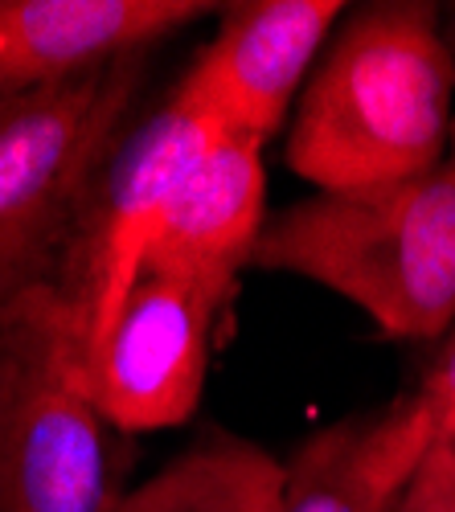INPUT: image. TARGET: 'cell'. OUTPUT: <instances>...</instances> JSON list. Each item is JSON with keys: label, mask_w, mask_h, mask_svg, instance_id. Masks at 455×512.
I'll return each instance as SVG.
<instances>
[{"label": "cell", "mask_w": 455, "mask_h": 512, "mask_svg": "<svg viewBox=\"0 0 455 512\" xmlns=\"http://www.w3.org/2000/svg\"><path fill=\"white\" fill-rule=\"evenodd\" d=\"M451 103L455 54L439 9L369 5L316 66L287 164L324 193L423 177L451 152Z\"/></svg>", "instance_id": "cell-1"}, {"label": "cell", "mask_w": 455, "mask_h": 512, "mask_svg": "<svg viewBox=\"0 0 455 512\" xmlns=\"http://www.w3.org/2000/svg\"><path fill=\"white\" fill-rule=\"evenodd\" d=\"M251 267L333 287L386 336H447L455 324V148L423 177L320 193L275 213Z\"/></svg>", "instance_id": "cell-2"}, {"label": "cell", "mask_w": 455, "mask_h": 512, "mask_svg": "<svg viewBox=\"0 0 455 512\" xmlns=\"http://www.w3.org/2000/svg\"><path fill=\"white\" fill-rule=\"evenodd\" d=\"M140 87V58L0 103V320L50 287Z\"/></svg>", "instance_id": "cell-3"}, {"label": "cell", "mask_w": 455, "mask_h": 512, "mask_svg": "<svg viewBox=\"0 0 455 512\" xmlns=\"http://www.w3.org/2000/svg\"><path fill=\"white\" fill-rule=\"evenodd\" d=\"M119 451L78 336L41 287L0 320V512H115Z\"/></svg>", "instance_id": "cell-4"}, {"label": "cell", "mask_w": 455, "mask_h": 512, "mask_svg": "<svg viewBox=\"0 0 455 512\" xmlns=\"http://www.w3.org/2000/svg\"><path fill=\"white\" fill-rule=\"evenodd\" d=\"M214 132L218 123L173 95L169 107L140 123L99 168L91 197L78 213L74 238L62 254V267L50 283L58 308L78 336L82 365L103 345L132 287L140 283L164 218L193 164L210 148Z\"/></svg>", "instance_id": "cell-5"}, {"label": "cell", "mask_w": 455, "mask_h": 512, "mask_svg": "<svg viewBox=\"0 0 455 512\" xmlns=\"http://www.w3.org/2000/svg\"><path fill=\"white\" fill-rule=\"evenodd\" d=\"M218 316L222 308L189 283L160 271L140 275L103 345L82 365V386L111 431H164L193 414Z\"/></svg>", "instance_id": "cell-6"}, {"label": "cell", "mask_w": 455, "mask_h": 512, "mask_svg": "<svg viewBox=\"0 0 455 512\" xmlns=\"http://www.w3.org/2000/svg\"><path fill=\"white\" fill-rule=\"evenodd\" d=\"M345 13L341 0H246L173 91L222 132L267 144L296 99L320 41Z\"/></svg>", "instance_id": "cell-7"}, {"label": "cell", "mask_w": 455, "mask_h": 512, "mask_svg": "<svg viewBox=\"0 0 455 512\" xmlns=\"http://www.w3.org/2000/svg\"><path fill=\"white\" fill-rule=\"evenodd\" d=\"M210 9L193 0H0V103L140 58Z\"/></svg>", "instance_id": "cell-8"}, {"label": "cell", "mask_w": 455, "mask_h": 512, "mask_svg": "<svg viewBox=\"0 0 455 512\" xmlns=\"http://www.w3.org/2000/svg\"><path fill=\"white\" fill-rule=\"evenodd\" d=\"M263 144L214 132L193 173L185 177L144 271L173 275L226 308L242 267H251L263 234Z\"/></svg>", "instance_id": "cell-9"}, {"label": "cell", "mask_w": 455, "mask_h": 512, "mask_svg": "<svg viewBox=\"0 0 455 512\" xmlns=\"http://www.w3.org/2000/svg\"><path fill=\"white\" fill-rule=\"evenodd\" d=\"M439 422L423 398H402L374 418H353L304 443L283 480L279 512H398Z\"/></svg>", "instance_id": "cell-10"}, {"label": "cell", "mask_w": 455, "mask_h": 512, "mask_svg": "<svg viewBox=\"0 0 455 512\" xmlns=\"http://www.w3.org/2000/svg\"><path fill=\"white\" fill-rule=\"evenodd\" d=\"M283 480L287 467L263 447L246 439H210L123 496L115 512H279Z\"/></svg>", "instance_id": "cell-11"}, {"label": "cell", "mask_w": 455, "mask_h": 512, "mask_svg": "<svg viewBox=\"0 0 455 512\" xmlns=\"http://www.w3.org/2000/svg\"><path fill=\"white\" fill-rule=\"evenodd\" d=\"M398 512H455V451L443 439L427 451Z\"/></svg>", "instance_id": "cell-12"}, {"label": "cell", "mask_w": 455, "mask_h": 512, "mask_svg": "<svg viewBox=\"0 0 455 512\" xmlns=\"http://www.w3.org/2000/svg\"><path fill=\"white\" fill-rule=\"evenodd\" d=\"M419 398H423V406L435 414L439 431H443V422L455 414V324H451V332L443 336V349H439V357L431 361V369H427V377H423Z\"/></svg>", "instance_id": "cell-13"}, {"label": "cell", "mask_w": 455, "mask_h": 512, "mask_svg": "<svg viewBox=\"0 0 455 512\" xmlns=\"http://www.w3.org/2000/svg\"><path fill=\"white\" fill-rule=\"evenodd\" d=\"M439 439H443V443H447V447L455 451V414H451V418L443 422V431H439Z\"/></svg>", "instance_id": "cell-14"}]
</instances>
